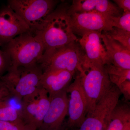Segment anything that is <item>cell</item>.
<instances>
[{"instance_id":"e0dca14e","label":"cell","mask_w":130,"mask_h":130,"mask_svg":"<svg viewBox=\"0 0 130 130\" xmlns=\"http://www.w3.org/2000/svg\"><path fill=\"white\" fill-rule=\"evenodd\" d=\"M104 67L111 83L117 87L125 81L130 80V70L124 69L111 64L104 65Z\"/></svg>"},{"instance_id":"8fae6325","label":"cell","mask_w":130,"mask_h":130,"mask_svg":"<svg viewBox=\"0 0 130 130\" xmlns=\"http://www.w3.org/2000/svg\"><path fill=\"white\" fill-rule=\"evenodd\" d=\"M102 33L101 31H90L81 36L78 42L84 54L82 65L98 64L104 66L111 64L102 40Z\"/></svg>"},{"instance_id":"5bb4252c","label":"cell","mask_w":130,"mask_h":130,"mask_svg":"<svg viewBox=\"0 0 130 130\" xmlns=\"http://www.w3.org/2000/svg\"><path fill=\"white\" fill-rule=\"evenodd\" d=\"M73 75L66 70H47L43 71L41 86L50 97L67 89Z\"/></svg>"},{"instance_id":"277c9868","label":"cell","mask_w":130,"mask_h":130,"mask_svg":"<svg viewBox=\"0 0 130 130\" xmlns=\"http://www.w3.org/2000/svg\"><path fill=\"white\" fill-rule=\"evenodd\" d=\"M82 70L79 72L87 100V114L95 107L113 84L109 80L104 65L86 64L82 65Z\"/></svg>"},{"instance_id":"d4e9b609","label":"cell","mask_w":130,"mask_h":130,"mask_svg":"<svg viewBox=\"0 0 130 130\" xmlns=\"http://www.w3.org/2000/svg\"><path fill=\"white\" fill-rule=\"evenodd\" d=\"M113 1L123 12H130V0H115Z\"/></svg>"},{"instance_id":"7c38bea8","label":"cell","mask_w":130,"mask_h":130,"mask_svg":"<svg viewBox=\"0 0 130 130\" xmlns=\"http://www.w3.org/2000/svg\"><path fill=\"white\" fill-rule=\"evenodd\" d=\"M49 98V106L38 130H65L63 129V123L68 111L67 89Z\"/></svg>"},{"instance_id":"d6986e66","label":"cell","mask_w":130,"mask_h":130,"mask_svg":"<svg viewBox=\"0 0 130 130\" xmlns=\"http://www.w3.org/2000/svg\"><path fill=\"white\" fill-rule=\"evenodd\" d=\"M102 32L108 37L118 42L130 50V32L113 27L111 30Z\"/></svg>"},{"instance_id":"9c48e42d","label":"cell","mask_w":130,"mask_h":130,"mask_svg":"<svg viewBox=\"0 0 130 130\" xmlns=\"http://www.w3.org/2000/svg\"><path fill=\"white\" fill-rule=\"evenodd\" d=\"M74 34L82 36L90 31H107L113 28V16L95 12L70 15Z\"/></svg>"},{"instance_id":"6da1fadb","label":"cell","mask_w":130,"mask_h":130,"mask_svg":"<svg viewBox=\"0 0 130 130\" xmlns=\"http://www.w3.org/2000/svg\"><path fill=\"white\" fill-rule=\"evenodd\" d=\"M70 5L66 2L58 4L47 17L41 29L35 31L43 43L44 53L78 40L73 30L71 17L68 11Z\"/></svg>"},{"instance_id":"8992f818","label":"cell","mask_w":130,"mask_h":130,"mask_svg":"<svg viewBox=\"0 0 130 130\" xmlns=\"http://www.w3.org/2000/svg\"><path fill=\"white\" fill-rule=\"evenodd\" d=\"M59 2L56 0H9L7 5L35 32L41 29Z\"/></svg>"},{"instance_id":"484cf974","label":"cell","mask_w":130,"mask_h":130,"mask_svg":"<svg viewBox=\"0 0 130 130\" xmlns=\"http://www.w3.org/2000/svg\"><path fill=\"white\" fill-rule=\"evenodd\" d=\"M21 130H38L33 126L28 124H25Z\"/></svg>"},{"instance_id":"83f0119b","label":"cell","mask_w":130,"mask_h":130,"mask_svg":"<svg viewBox=\"0 0 130 130\" xmlns=\"http://www.w3.org/2000/svg\"><path fill=\"white\" fill-rule=\"evenodd\" d=\"M65 130H68V129H66Z\"/></svg>"},{"instance_id":"7a4b0ae2","label":"cell","mask_w":130,"mask_h":130,"mask_svg":"<svg viewBox=\"0 0 130 130\" xmlns=\"http://www.w3.org/2000/svg\"><path fill=\"white\" fill-rule=\"evenodd\" d=\"M12 66L29 67L39 64L45 51L40 36L32 31L19 35L5 46Z\"/></svg>"},{"instance_id":"ba28073f","label":"cell","mask_w":130,"mask_h":130,"mask_svg":"<svg viewBox=\"0 0 130 130\" xmlns=\"http://www.w3.org/2000/svg\"><path fill=\"white\" fill-rule=\"evenodd\" d=\"M77 74L74 82L67 89V92L70 94L68 111L69 118L67 124L68 130L78 129L87 115V100L83 88L82 77L78 72Z\"/></svg>"},{"instance_id":"52a82bcc","label":"cell","mask_w":130,"mask_h":130,"mask_svg":"<svg viewBox=\"0 0 130 130\" xmlns=\"http://www.w3.org/2000/svg\"><path fill=\"white\" fill-rule=\"evenodd\" d=\"M20 102V112L24 123L38 130L49 106L50 100L47 92L41 87L24 98Z\"/></svg>"},{"instance_id":"30bf717a","label":"cell","mask_w":130,"mask_h":130,"mask_svg":"<svg viewBox=\"0 0 130 130\" xmlns=\"http://www.w3.org/2000/svg\"><path fill=\"white\" fill-rule=\"evenodd\" d=\"M31 31L8 5L0 9V46H6L21 34Z\"/></svg>"},{"instance_id":"5b68a950","label":"cell","mask_w":130,"mask_h":130,"mask_svg":"<svg viewBox=\"0 0 130 130\" xmlns=\"http://www.w3.org/2000/svg\"><path fill=\"white\" fill-rule=\"evenodd\" d=\"M84 54L78 40L44 53L39 64L42 71L66 70L74 76L82 70Z\"/></svg>"},{"instance_id":"44dd1931","label":"cell","mask_w":130,"mask_h":130,"mask_svg":"<svg viewBox=\"0 0 130 130\" xmlns=\"http://www.w3.org/2000/svg\"><path fill=\"white\" fill-rule=\"evenodd\" d=\"M11 66V60L5 51L0 50V79Z\"/></svg>"},{"instance_id":"2e32d148","label":"cell","mask_w":130,"mask_h":130,"mask_svg":"<svg viewBox=\"0 0 130 130\" xmlns=\"http://www.w3.org/2000/svg\"><path fill=\"white\" fill-rule=\"evenodd\" d=\"M130 122L129 105L119 101L112 112L109 124L105 130H122Z\"/></svg>"},{"instance_id":"cb8c5ba5","label":"cell","mask_w":130,"mask_h":130,"mask_svg":"<svg viewBox=\"0 0 130 130\" xmlns=\"http://www.w3.org/2000/svg\"><path fill=\"white\" fill-rule=\"evenodd\" d=\"M11 96L8 89L0 79V101L8 100Z\"/></svg>"},{"instance_id":"ffe728a7","label":"cell","mask_w":130,"mask_h":130,"mask_svg":"<svg viewBox=\"0 0 130 130\" xmlns=\"http://www.w3.org/2000/svg\"><path fill=\"white\" fill-rule=\"evenodd\" d=\"M114 27L130 32V12H123L120 16L112 17Z\"/></svg>"},{"instance_id":"4316f807","label":"cell","mask_w":130,"mask_h":130,"mask_svg":"<svg viewBox=\"0 0 130 130\" xmlns=\"http://www.w3.org/2000/svg\"><path fill=\"white\" fill-rule=\"evenodd\" d=\"M122 130H130V122L127 123Z\"/></svg>"},{"instance_id":"9a60e30c","label":"cell","mask_w":130,"mask_h":130,"mask_svg":"<svg viewBox=\"0 0 130 130\" xmlns=\"http://www.w3.org/2000/svg\"><path fill=\"white\" fill-rule=\"evenodd\" d=\"M101 38L110 63L124 69L130 70V50L102 32Z\"/></svg>"},{"instance_id":"603a6c76","label":"cell","mask_w":130,"mask_h":130,"mask_svg":"<svg viewBox=\"0 0 130 130\" xmlns=\"http://www.w3.org/2000/svg\"><path fill=\"white\" fill-rule=\"evenodd\" d=\"M118 88L121 94L123 95L125 102L129 101L130 100V80L123 82Z\"/></svg>"},{"instance_id":"4fadbf2b","label":"cell","mask_w":130,"mask_h":130,"mask_svg":"<svg viewBox=\"0 0 130 130\" xmlns=\"http://www.w3.org/2000/svg\"><path fill=\"white\" fill-rule=\"evenodd\" d=\"M69 15L75 13L95 12L113 17L120 16L123 11L108 0H74L68 7Z\"/></svg>"},{"instance_id":"3957f363","label":"cell","mask_w":130,"mask_h":130,"mask_svg":"<svg viewBox=\"0 0 130 130\" xmlns=\"http://www.w3.org/2000/svg\"><path fill=\"white\" fill-rule=\"evenodd\" d=\"M42 69L39 64L29 67L11 66L1 78L11 96L21 100L41 88Z\"/></svg>"},{"instance_id":"7402d4cb","label":"cell","mask_w":130,"mask_h":130,"mask_svg":"<svg viewBox=\"0 0 130 130\" xmlns=\"http://www.w3.org/2000/svg\"><path fill=\"white\" fill-rule=\"evenodd\" d=\"M25 124L23 121L11 122L0 120V130H21Z\"/></svg>"},{"instance_id":"ac0fdd59","label":"cell","mask_w":130,"mask_h":130,"mask_svg":"<svg viewBox=\"0 0 130 130\" xmlns=\"http://www.w3.org/2000/svg\"><path fill=\"white\" fill-rule=\"evenodd\" d=\"M7 100L0 101V120L11 122L23 121L20 110L13 106Z\"/></svg>"}]
</instances>
